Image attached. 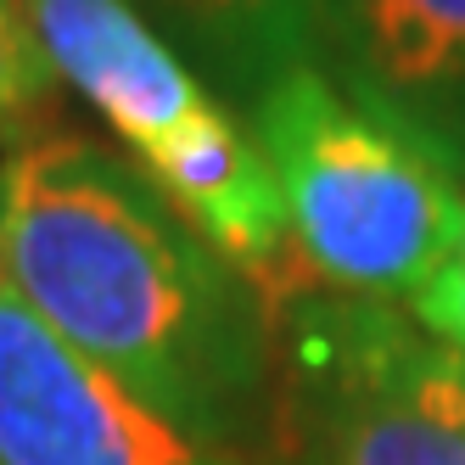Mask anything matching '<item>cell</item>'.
Here are the masks:
<instances>
[{
	"label": "cell",
	"instance_id": "1",
	"mask_svg": "<svg viewBox=\"0 0 465 465\" xmlns=\"http://www.w3.org/2000/svg\"><path fill=\"white\" fill-rule=\"evenodd\" d=\"M0 281L152 410L263 460L281 387L275 309L129 152L45 129L0 157Z\"/></svg>",
	"mask_w": 465,
	"mask_h": 465
},
{
	"label": "cell",
	"instance_id": "2",
	"mask_svg": "<svg viewBox=\"0 0 465 465\" xmlns=\"http://www.w3.org/2000/svg\"><path fill=\"white\" fill-rule=\"evenodd\" d=\"M247 124L286 196V303L353 297L404 309L438 275L465 230V180L426 135L359 102L320 62L275 74Z\"/></svg>",
	"mask_w": 465,
	"mask_h": 465
},
{
	"label": "cell",
	"instance_id": "3",
	"mask_svg": "<svg viewBox=\"0 0 465 465\" xmlns=\"http://www.w3.org/2000/svg\"><path fill=\"white\" fill-rule=\"evenodd\" d=\"M275 325L281 387L263 465H465V431L398 387L376 303L297 297Z\"/></svg>",
	"mask_w": 465,
	"mask_h": 465
},
{
	"label": "cell",
	"instance_id": "4",
	"mask_svg": "<svg viewBox=\"0 0 465 465\" xmlns=\"http://www.w3.org/2000/svg\"><path fill=\"white\" fill-rule=\"evenodd\" d=\"M0 465H263L185 431L74 353L0 281Z\"/></svg>",
	"mask_w": 465,
	"mask_h": 465
},
{
	"label": "cell",
	"instance_id": "5",
	"mask_svg": "<svg viewBox=\"0 0 465 465\" xmlns=\"http://www.w3.org/2000/svg\"><path fill=\"white\" fill-rule=\"evenodd\" d=\"M23 6L51 74L102 113L129 157H146L219 102L196 62L135 0H23Z\"/></svg>",
	"mask_w": 465,
	"mask_h": 465
},
{
	"label": "cell",
	"instance_id": "6",
	"mask_svg": "<svg viewBox=\"0 0 465 465\" xmlns=\"http://www.w3.org/2000/svg\"><path fill=\"white\" fill-rule=\"evenodd\" d=\"M314 62L460 163L465 0H314Z\"/></svg>",
	"mask_w": 465,
	"mask_h": 465
},
{
	"label": "cell",
	"instance_id": "7",
	"mask_svg": "<svg viewBox=\"0 0 465 465\" xmlns=\"http://www.w3.org/2000/svg\"><path fill=\"white\" fill-rule=\"evenodd\" d=\"M135 163L191 219L196 236L263 292V303L270 309L286 303L292 297L286 196L252 124H242L224 102H213L203 118H191L185 129H174L169 141Z\"/></svg>",
	"mask_w": 465,
	"mask_h": 465
},
{
	"label": "cell",
	"instance_id": "8",
	"mask_svg": "<svg viewBox=\"0 0 465 465\" xmlns=\"http://www.w3.org/2000/svg\"><path fill=\"white\" fill-rule=\"evenodd\" d=\"M135 6L185 45L247 102L275 74L314 62V0H135Z\"/></svg>",
	"mask_w": 465,
	"mask_h": 465
},
{
	"label": "cell",
	"instance_id": "9",
	"mask_svg": "<svg viewBox=\"0 0 465 465\" xmlns=\"http://www.w3.org/2000/svg\"><path fill=\"white\" fill-rule=\"evenodd\" d=\"M371 320H376V348L387 359V371L398 376V387L415 392L426 410H438L443 420H454L465 431V353L431 342L426 331L392 303H376Z\"/></svg>",
	"mask_w": 465,
	"mask_h": 465
},
{
	"label": "cell",
	"instance_id": "10",
	"mask_svg": "<svg viewBox=\"0 0 465 465\" xmlns=\"http://www.w3.org/2000/svg\"><path fill=\"white\" fill-rule=\"evenodd\" d=\"M51 84H56V74H51V62L35 40L28 6L23 0H0V141L17 135L40 113Z\"/></svg>",
	"mask_w": 465,
	"mask_h": 465
},
{
	"label": "cell",
	"instance_id": "11",
	"mask_svg": "<svg viewBox=\"0 0 465 465\" xmlns=\"http://www.w3.org/2000/svg\"><path fill=\"white\" fill-rule=\"evenodd\" d=\"M404 314L426 331L431 342L465 353V230H460V242L449 247V258L438 263V275L404 303Z\"/></svg>",
	"mask_w": 465,
	"mask_h": 465
},
{
	"label": "cell",
	"instance_id": "12",
	"mask_svg": "<svg viewBox=\"0 0 465 465\" xmlns=\"http://www.w3.org/2000/svg\"><path fill=\"white\" fill-rule=\"evenodd\" d=\"M454 169H460V180H465V152H460V163H454Z\"/></svg>",
	"mask_w": 465,
	"mask_h": 465
}]
</instances>
